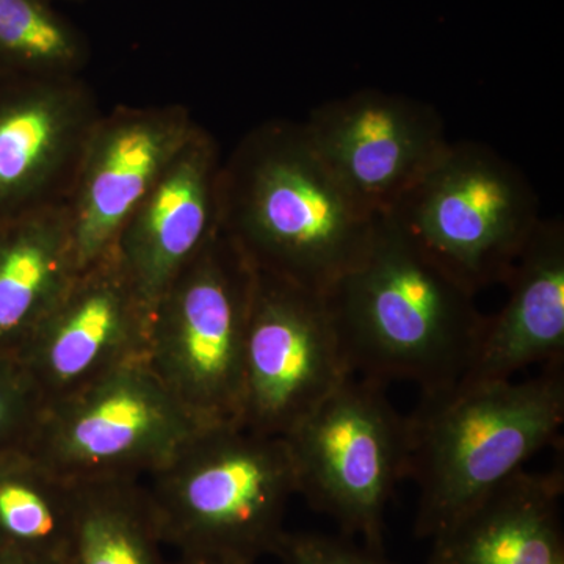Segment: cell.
<instances>
[{
  "instance_id": "cell-1",
  "label": "cell",
  "mask_w": 564,
  "mask_h": 564,
  "mask_svg": "<svg viewBox=\"0 0 564 564\" xmlns=\"http://www.w3.org/2000/svg\"><path fill=\"white\" fill-rule=\"evenodd\" d=\"M377 217L337 180L303 122H262L223 159L218 225L256 272L325 295L366 258Z\"/></svg>"
},
{
  "instance_id": "cell-2",
  "label": "cell",
  "mask_w": 564,
  "mask_h": 564,
  "mask_svg": "<svg viewBox=\"0 0 564 564\" xmlns=\"http://www.w3.org/2000/svg\"><path fill=\"white\" fill-rule=\"evenodd\" d=\"M352 375L451 391L477 350L486 315L391 215H378L366 258L325 293Z\"/></svg>"
},
{
  "instance_id": "cell-3",
  "label": "cell",
  "mask_w": 564,
  "mask_h": 564,
  "mask_svg": "<svg viewBox=\"0 0 564 564\" xmlns=\"http://www.w3.org/2000/svg\"><path fill=\"white\" fill-rule=\"evenodd\" d=\"M564 423V361L525 381L459 386L422 395L408 415V477L417 485L414 534L433 540L556 444Z\"/></svg>"
},
{
  "instance_id": "cell-4",
  "label": "cell",
  "mask_w": 564,
  "mask_h": 564,
  "mask_svg": "<svg viewBox=\"0 0 564 564\" xmlns=\"http://www.w3.org/2000/svg\"><path fill=\"white\" fill-rule=\"evenodd\" d=\"M144 488L182 562L256 564L280 549L299 481L284 437L228 423L195 434Z\"/></svg>"
},
{
  "instance_id": "cell-5",
  "label": "cell",
  "mask_w": 564,
  "mask_h": 564,
  "mask_svg": "<svg viewBox=\"0 0 564 564\" xmlns=\"http://www.w3.org/2000/svg\"><path fill=\"white\" fill-rule=\"evenodd\" d=\"M474 295L507 281L540 217L536 192L488 144L459 141L388 214Z\"/></svg>"
},
{
  "instance_id": "cell-6",
  "label": "cell",
  "mask_w": 564,
  "mask_h": 564,
  "mask_svg": "<svg viewBox=\"0 0 564 564\" xmlns=\"http://www.w3.org/2000/svg\"><path fill=\"white\" fill-rule=\"evenodd\" d=\"M254 280L250 262L218 231L152 313L148 362L203 426L239 425Z\"/></svg>"
},
{
  "instance_id": "cell-7",
  "label": "cell",
  "mask_w": 564,
  "mask_h": 564,
  "mask_svg": "<svg viewBox=\"0 0 564 564\" xmlns=\"http://www.w3.org/2000/svg\"><path fill=\"white\" fill-rule=\"evenodd\" d=\"M384 388L352 375L284 436L299 494L377 552H384L386 508L410 458L408 415Z\"/></svg>"
},
{
  "instance_id": "cell-8",
  "label": "cell",
  "mask_w": 564,
  "mask_h": 564,
  "mask_svg": "<svg viewBox=\"0 0 564 564\" xmlns=\"http://www.w3.org/2000/svg\"><path fill=\"white\" fill-rule=\"evenodd\" d=\"M204 429L139 358L47 404L28 452L69 484L139 480Z\"/></svg>"
},
{
  "instance_id": "cell-9",
  "label": "cell",
  "mask_w": 564,
  "mask_h": 564,
  "mask_svg": "<svg viewBox=\"0 0 564 564\" xmlns=\"http://www.w3.org/2000/svg\"><path fill=\"white\" fill-rule=\"evenodd\" d=\"M350 377L325 296L256 272L239 425L284 437Z\"/></svg>"
},
{
  "instance_id": "cell-10",
  "label": "cell",
  "mask_w": 564,
  "mask_h": 564,
  "mask_svg": "<svg viewBox=\"0 0 564 564\" xmlns=\"http://www.w3.org/2000/svg\"><path fill=\"white\" fill-rule=\"evenodd\" d=\"M303 124L337 180L373 215L388 214L452 143L432 104L370 88L321 104Z\"/></svg>"
},
{
  "instance_id": "cell-11",
  "label": "cell",
  "mask_w": 564,
  "mask_h": 564,
  "mask_svg": "<svg viewBox=\"0 0 564 564\" xmlns=\"http://www.w3.org/2000/svg\"><path fill=\"white\" fill-rule=\"evenodd\" d=\"M198 126L182 104L102 111L66 199L79 270L113 251L122 226Z\"/></svg>"
},
{
  "instance_id": "cell-12",
  "label": "cell",
  "mask_w": 564,
  "mask_h": 564,
  "mask_svg": "<svg viewBox=\"0 0 564 564\" xmlns=\"http://www.w3.org/2000/svg\"><path fill=\"white\" fill-rule=\"evenodd\" d=\"M150 328L151 315L111 251L77 272L18 359L46 408L148 358Z\"/></svg>"
},
{
  "instance_id": "cell-13",
  "label": "cell",
  "mask_w": 564,
  "mask_h": 564,
  "mask_svg": "<svg viewBox=\"0 0 564 564\" xmlns=\"http://www.w3.org/2000/svg\"><path fill=\"white\" fill-rule=\"evenodd\" d=\"M101 115L82 77L0 79V218L66 203Z\"/></svg>"
},
{
  "instance_id": "cell-14",
  "label": "cell",
  "mask_w": 564,
  "mask_h": 564,
  "mask_svg": "<svg viewBox=\"0 0 564 564\" xmlns=\"http://www.w3.org/2000/svg\"><path fill=\"white\" fill-rule=\"evenodd\" d=\"M220 144L198 126L122 226L113 252L152 318L170 285L220 231Z\"/></svg>"
},
{
  "instance_id": "cell-15",
  "label": "cell",
  "mask_w": 564,
  "mask_h": 564,
  "mask_svg": "<svg viewBox=\"0 0 564 564\" xmlns=\"http://www.w3.org/2000/svg\"><path fill=\"white\" fill-rule=\"evenodd\" d=\"M507 284V303L486 317L459 386L508 381L533 364L564 361V223L541 220Z\"/></svg>"
},
{
  "instance_id": "cell-16",
  "label": "cell",
  "mask_w": 564,
  "mask_h": 564,
  "mask_svg": "<svg viewBox=\"0 0 564 564\" xmlns=\"http://www.w3.org/2000/svg\"><path fill=\"white\" fill-rule=\"evenodd\" d=\"M564 473L522 469L433 538L426 564H564Z\"/></svg>"
},
{
  "instance_id": "cell-17",
  "label": "cell",
  "mask_w": 564,
  "mask_h": 564,
  "mask_svg": "<svg viewBox=\"0 0 564 564\" xmlns=\"http://www.w3.org/2000/svg\"><path fill=\"white\" fill-rule=\"evenodd\" d=\"M77 272L66 203L0 218V355L20 356Z\"/></svg>"
},
{
  "instance_id": "cell-18",
  "label": "cell",
  "mask_w": 564,
  "mask_h": 564,
  "mask_svg": "<svg viewBox=\"0 0 564 564\" xmlns=\"http://www.w3.org/2000/svg\"><path fill=\"white\" fill-rule=\"evenodd\" d=\"M163 544L139 480L76 485L62 564H169Z\"/></svg>"
},
{
  "instance_id": "cell-19",
  "label": "cell",
  "mask_w": 564,
  "mask_h": 564,
  "mask_svg": "<svg viewBox=\"0 0 564 564\" xmlns=\"http://www.w3.org/2000/svg\"><path fill=\"white\" fill-rule=\"evenodd\" d=\"M76 485L28 451L0 456V551L62 558Z\"/></svg>"
},
{
  "instance_id": "cell-20",
  "label": "cell",
  "mask_w": 564,
  "mask_h": 564,
  "mask_svg": "<svg viewBox=\"0 0 564 564\" xmlns=\"http://www.w3.org/2000/svg\"><path fill=\"white\" fill-rule=\"evenodd\" d=\"M90 46L46 0H0V79L82 77Z\"/></svg>"
},
{
  "instance_id": "cell-21",
  "label": "cell",
  "mask_w": 564,
  "mask_h": 564,
  "mask_svg": "<svg viewBox=\"0 0 564 564\" xmlns=\"http://www.w3.org/2000/svg\"><path fill=\"white\" fill-rule=\"evenodd\" d=\"M44 402L20 359L0 355V456L28 451Z\"/></svg>"
},
{
  "instance_id": "cell-22",
  "label": "cell",
  "mask_w": 564,
  "mask_h": 564,
  "mask_svg": "<svg viewBox=\"0 0 564 564\" xmlns=\"http://www.w3.org/2000/svg\"><path fill=\"white\" fill-rule=\"evenodd\" d=\"M274 555L281 564H393L384 552L321 533H285Z\"/></svg>"
},
{
  "instance_id": "cell-23",
  "label": "cell",
  "mask_w": 564,
  "mask_h": 564,
  "mask_svg": "<svg viewBox=\"0 0 564 564\" xmlns=\"http://www.w3.org/2000/svg\"><path fill=\"white\" fill-rule=\"evenodd\" d=\"M0 564H62L61 558L25 552L0 551Z\"/></svg>"
},
{
  "instance_id": "cell-24",
  "label": "cell",
  "mask_w": 564,
  "mask_h": 564,
  "mask_svg": "<svg viewBox=\"0 0 564 564\" xmlns=\"http://www.w3.org/2000/svg\"><path fill=\"white\" fill-rule=\"evenodd\" d=\"M182 564H218V563L202 562V560H185V562H182Z\"/></svg>"
},
{
  "instance_id": "cell-25",
  "label": "cell",
  "mask_w": 564,
  "mask_h": 564,
  "mask_svg": "<svg viewBox=\"0 0 564 564\" xmlns=\"http://www.w3.org/2000/svg\"><path fill=\"white\" fill-rule=\"evenodd\" d=\"M46 2H50V3H52V2H55V0H46Z\"/></svg>"
}]
</instances>
